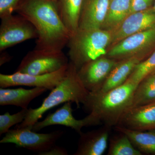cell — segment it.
Masks as SVG:
<instances>
[{
	"mask_svg": "<svg viewBox=\"0 0 155 155\" xmlns=\"http://www.w3.org/2000/svg\"><path fill=\"white\" fill-rule=\"evenodd\" d=\"M48 90L44 87H34L30 89L22 87L0 88V105L14 106L28 109L31 102Z\"/></svg>",
	"mask_w": 155,
	"mask_h": 155,
	"instance_id": "2e32d148",
	"label": "cell"
},
{
	"mask_svg": "<svg viewBox=\"0 0 155 155\" xmlns=\"http://www.w3.org/2000/svg\"><path fill=\"white\" fill-rule=\"evenodd\" d=\"M22 0H0V18L13 14Z\"/></svg>",
	"mask_w": 155,
	"mask_h": 155,
	"instance_id": "d4e9b609",
	"label": "cell"
},
{
	"mask_svg": "<svg viewBox=\"0 0 155 155\" xmlns=\"http://www.w3.org/2000/svg\"><path fill=\"white\" fill-rule=\"evenodd\" d=\"M84 0H57L61 19L71 35L78 28L81 11Z\"/></svg>",
	"mask_w": 155,
	"mask_h": 155,
	"instance_id": "ffe728a7",
	"label": "cell"
},
{
	"mask_svg": "<svg viewBox=\"0 0 155 155\" xmlns=\"http://www.w3.org/2000/svg\"><path fill=\"white\" fill-rule=\"evenodd\" d=\"M155 69V51L136 67L127 80L138 84L144 78L152 73Z\"/></svg>",
	"mask_w": 155,
	"mask_h": 155,
	"instance_id": "603a6c76",
	"label": "cell"
},
{
	"mask_svg": "<svg viewBox=\"0 0 155 155\" xmlns=\"http://www.w3.org/2000/svg\"><path fill=\"white\" fill-rule=\"evenodd\" d=\"M36 28L20 15L11 14L1 18L0 51L31 39H37Z\"/></svg>",
	"mask_w": 155,
	"mask_h": 155,
	"instance_id": "ba28073f",
	"label": "cell"
},
{
	"mask_svg": "<svg viewBox=\"0 0 155 155\" xmlns=\"http://www.w3.org/2000/svg\"><path fill=\"white\" fill-rule=\"evenodd\" d=\"M154 0H132L130 14L150 8Z\"/></svg>",
	"mask_w": 155,
	"mask_h": 155,
	"instance_id": "484cf974",
	"label": "cell"
},
{
	"mask_svg": "<svg viewBox=\"0 0 155 155\" xmlns=\"http://www.w3.org/2000/svg\"><path fill=\"white\" fill-rule=\"evenodd\" d=\"M111 39V32L101 28L78 29L67 45L69 62L78 71L87 63L106 56Z\"/></svg>",
	"mask_w": 155,
	"mask_h": 155,
	"instance_id": "277c9868",
	"label": "cell"
},
{
	"mask_svg": "<svg viewBox=\"0 0 155 155\" xmlns=\"http://www.w3.org/2000/svg\"><path fill=\"white\" fill-rule=\"evenodd\" d=\"M56 1H57V0H56Z\"/></svg>",
	"mask_w": 155,
	"mask_h": 155,
	"instance_id": "4dcf8cb0",
	"label": "cell"
},
{
	"mask_svg": "<svg viewBox=\"0 0 155 155\" xmlns=\"http://www.w3.org/2000/svg\"><path fill=\"white\" fill-rule=\"evenodd\" d=\"M142 61L140 58L133 57L118 61L101 88L96 92H105L122 85L126 82L136 67Z\"/></svg>",
	"mask_w": 155,
	"mask_h": 155,
	"instance_id": "e0dca14e",
	"label": "cell"
},
{
	"mask_svg": "<svg viewBox=\"0 0 155 155\" xmlns=\"http://www.w3.org/2000/svg\"><path fill=\"white\" fill-rule=\"evenodd\" d=\"M68 151L63 147L55 145L47 151L41 153L39 155H67Z\"/></svg>",
	"mask_w": 155,
	"mask_h": 155,
	"instance_id": "4316f807",
	"label": "cell"
},
{
	"mask_svg": "<svg viewBox=\"0 0 155 155\" xmlns=\"http://www.w3.org/2000/svg\"><path fill=\"white\" fill-rule=\"evenodd\" d=\"M118 125L138 131L155 129V102L129 108Z\"/></svg>",
	"mask_w": 155,
	"mask_h": 155,
	"instance_id": "5bb4252c",
	"label": "cell"
},
{
	"mask_svg": "<svg viewBox=\"0 0 155 155\" xmlns=\"http://www.w3.org/2000/svg\"><path fill=\"white\" fill-rule=\"evenodd\" d=\"M152 73H155V69L153 71Z\"/></svg>",
	"mask_w": 155,
	"mask_h": 155,
	"instance_id": "f546056e",
	"label": "cell"
},
{
	"mask_svg": "<svg viewBox=\"0 0 155 155\" xmlns=\"http://www.w3.org/2000/svg\"><path fill=\"white\" fill-rule=\"evenodd\" d=\"M111 127H102L79 134L77 149L74 155H102L107 148Z\"/></svg>",
	"mask_w": 155,
	"mask_h": 155,
	"instance_id": "4fadbf2b",
	"label": "cell"
},
{
	"mask_svg": "<svg viewBox=\"0 0 155 155\" xmlns=\"http://www.w3.org/2000/svg\"><path fill=\"white\" fill-rule=\"evenodd\" d=\"M28 109H22L19 112L12 115L7 112L0 115V135L7 133L14 125L22 123L27 115Z\"/></svg>",
	"mask_w": 155,
	"mask_h": 155,
	"instance_id": "cb8c5ba5",
	"label": "cell"
},
{
	"mask_svg": "<svg viewBox=\"0 0 155 155\" xmlns=\"http://www.w3.org/2000/svg\"><path fill=\"white\" fill-rule=\"evenodd\" d=\"M69 65V64H68ZM68 66L58 71L44 75H32L15 72L11 75L0 74V87L25 86L44 87L52 91L63 80Z\"/></svg>",
	"mask_w": 155,
	"mask_h": 155,
	"instance_id": "9c48e42d",
	"label": "cell"
},
{
	"mask_svg": "<svg viewBox=\"0 0 155 155\" xmlns=\"http://www.w3.org/2000/svg\"><path fill=\"white\" fill-rule=\"evenodd\" d=\"M72 103L67 102L54 113L50 114L42 121H38L34 125L31 130L39 131L45 127L53 125H61L74 129L78 134L84 127L96 126L93 119L89 115L82 119H75L72 114Z\"/></svg>",
	"mask_w": 155,
	"mask_h": 155,
	"instance_id": "8fae6325",
	"label": "cell"
},
{
	"mask_svg": "<svg viewBox=\"0 0 155 155\" xmlns=\"http://www.w3.org/2000/svg\"><path fill=\"white\" fill-rule=\"evenodd\" d=\"M114 128L117 132L126 134L134 146L142 153L155 155V129L138 131L119 125Z\"/></svg>",
	"mask_w": 155,
	"mask_h": 155,
	"instance_id": "d6986e66",
	"label": "cell"
},
{
	"mask_svg": "<svg viewBox=\"0 0 155 155\" xmlns=\"http://www.w3.org/2000/svg\"><path fill=\"white\" fill-rule=\"evenodd\" d=\"M118 61L106 56L84 65L78 70V77L90 92L98 91Z\"/></svg>",
	"mask_w": 155,
	"mask_h": 155,
	"instance_id": "30bf717a",
	"label": "cell"
},
{
	"mask_svg": "<svg viewBox=\"0 0 155 155\" xmlns=\"http://www.w3.org/2000/svg\"><path fill=\"white\" fill-rule=\"evenodd\" d=\"M154 102H155V73H152L146 76L137 84L134 93L130 108Z\"/></svg>",
	"mask_w": 155,
	"mask_h": 155,
	"instance_id": "44dd1931",
	"label": "cell"
},
{
	"mask_svg": "<svg viewBox=\"0 0 155 155\" xmlns=\"http://www.w3.org/2000/svg\"><path fill=\"white\" fill-rule=\"evenodd\" d=\"M89 93L78 77L77 69L69 62L63 80L51 91L39 107L29 108L24 121L14 128L27 127L31 130L34 125L49 110L67 102L75 103L79 107L85 102Z\"/></svg>",
	"mask_w": 155,
	"mask_h": 155,
	"instance_id": "3957f363",
	"label": "cell"
},
{
	"mask_svg": "<svg viewBox=\"0 0 155 155\" xmlns=\"http://www.w3.org/2000/svg\"><path fill=\"white\" fill-rule=\"evenodd\" d=\"M152 8L153 11H155V0H154V2Z\"/></svg>",
	"mask_w": 155,
	"mask_h": 155,
	"instance_id": "f1b7e54d",
	"label": "cell"
},
{
	"mask_svg": "<svg viewBox=\"0 0 155 155\" xmlns=\"http://www.w3.org/2000/svg\"><path fill=\"white\" fill-rule=\"evenodd\" d=\"M154 51L155 27L123 39L108 48L106 57L117 61L136 57L143 61Z\"/></svg>",
	"mask_w": 155,
	"mask_h": 155,
	"instance_id": "5b68a950",
	"label": "cell"
},
{
	"mask_svg": "<svg viewBox=\"0 0 155 155\" xmlns=\"http://www.w3.org/2000/svg\"><path fill=\"white\" fill-rule=\"evenodd\" d=\"M154 27L155 11L152 7L145 11L130 14L119 27L111 33L112 39L109 48L132 35Z\"/></svg>",
	"mask_w": 155,
	"mask_h": 155,
	"instance_id": "7c38bea8",
	"label": "cell"
},
{
	"mask_svg": "<svg viewBox=\"0 0 155 155\" xmlns=\"http://www.w3.org/2000/svg\"><path fill=\"white\" fill-rule=\"evenodd\" d=\"M132 0H110L104 21L101 28L112 33L130 14Z\"/></svg>",
	"mask_w": 155,
	"mask_h": 155,
	"instance_id": "ac0fdd59",
	"label": "cell"
},
{
	"mask_svg": "<svg viewBox=\"0 0 155 155\" xmlns=\"http://www.w3.org/2000/svg\"><path fill=\"white\" fill-rule=\"evenodd\" d=\"M69 62L63 51L34 48L23 58L15 72L32 75L49 74L68 66Z\"/></svg>",
	"mask_w": 155,
	"mask_h": 155,
	"instance_id": "8992f818",
	"label": "cell"
},
{
	"mask_svg": "<svg viewBox=\"0 0 155 155\" xmlns=\"http://www.w3.org/2000/svg\"><path fill=\"white\" fill-rule=\"evenodd\" d=\"M1 52L0 55V66L10 62L12 59V57L9 54L6 52Z\"/></svg>",
	"mask_w": 155,
	"mask_h": 155,
	"instance_id": "83f0119b",
	"label": "cell"
},
{
	"mask_svg": "<svg viewBox=\"0 0 155 155\" xmlns=\"http://www.w3.org/2000/svg\"><path fill=\"white\" fill-rule=\"evenodd\" d=\"M16 12L36 28L38 37L35 48L63 51L71 34L64 25L56 0H22Z\"/></svg>",
	"mask_w": 155,
	"mask_h": 155,
	"instance_id": "6da1fadb",
	"label": "cell"
},
{
	"mask_svg": "<svg viewBox=\"0 0 155 155\" xmlns=\"http://www.w3.org/2000/svg\"><path fill=\"white\" fill-rule=\"evenodd\" d=\"M58 130L49 133H38L27 127L10 129L0 141L1 143H14L39 155L50 150L64 134Z\"/></svg>",
	"mask_w": 155,
	"mask_h": 155,
	"instance_id": "52a82bcc",
	"label": "cell"
},
{
	"mask_svg": "<svg viewBox=\"0 0 155 155\" xmlns=\"http://www.w3.org/2000/svg\"><path fill=\"white\" fill-rule=\"evenodd\" d=\"M119 134L110 139L107 155H142L143 154L134 146L125 134Z\"/></svg>",
	"mask_w": 155,
	"mask_h": 155,
	"instance_id": "7402d4cb",
	"label": "cell"
},
{
	"mask_svg": "<svg viewBox=\"0 0 155 155\" xmlns=\"http://www.w3.org/2000/svg\"><path fill=\"white\" fill-rule=\"evenodd\" d=\"M110 0H84L81 11L78 29L101 28Z\"/></svg>",
	"mask_w": 155,
	"mask_h": 155,
	"instance_id": "9a60e30c",
	"label": "cell"
},
{
	"mask_svg": "<svg viewBox=\"0 0 155 155\" xmlns=\"http://www.w3.org/2000/svg\"><path fill=\"white\" fill-rule=\"evenodd\" d=\"M137 85L127 80L122 85L105 92H90L84 107L97 125L115 127L130 107Z\"/></svg>",
	"mask_w": 155,
	"mask_h": 155,
	"instance_id": "7a4b0ae2",
	"label": "cell"
}]
</instances>
